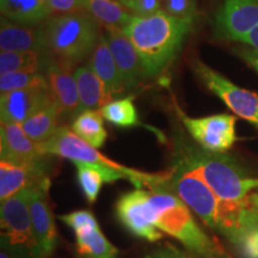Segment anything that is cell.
Masks as SVG:
<instances>
[{
    "mask_svg": "<svg viewBox=\"0 0 258 258\" xmlns=\"http://www.w3.org/2000/svg\"><path fill=\"white\" fill-rule=\"evenodd\" d=\"M77 251L85 258H116L118 251L97 226L76 234Z\"/></svg>",
    "mask_w": 258,
    "mask_h": 258,
    "instance_id": "484cf974",
    "label": "cell"
},
{
    "mask_svg": "<svg viewBox=\"0 0 258 258\" xmlns=\"http://www.w3.org/2000/svg\"><path fill=\"white\" fill-rule=\"evenodd\" d=\"M50 15H66L85 11V0H48Z\"/></svg>",
    "mask_w": 258,
    "mask_h": 258,
    "instance_id": "1f68e13d",
    "label": "cell"
},
{
    "mask_svg": "<svg viewBox=\"0 0 258 258\" xmlns=\"http://www.w3.org/2000/svg\"><path fill=\"white\" fill-rule=\"evenodd\" d=\"M85 11L104 27L123 29L133 17L120 0H85Z\"/></svg>",
    "mask_w": 258,
    "mask_h": 258,
    "instance_id": "603a6c76",
    "label": "cell"
},
{
    "mask_svg": "<svg viewBox=\"0 0 258 258\" xmlns=\"http://www.w3.org/2000/svg\"><path fill=\"white\" fill-rule=\"evenodd\" d=\"M99 111L104 120L116 127L131 128L140 124L133 97H124V98L111 101L102 106Z\"/></svg>",
    "mask_w": 258,
    "mask_h": 258,
    "instance_id": "4316f807",
    "label": "cell"
},
{
    "mask_svg": "<svg viewBox=\"0 0 258 258\" xmlns=\"http://www.w3.org/2000/svg\"><path fill=\"white\" fill-rule=\"evenodd\" d=\"M42 2H46V3H47V2H48V0H42Z\"/></svg>",
    "mask_w": 258,
    "mask_h": 258,
    "instance_id": "74e56055",
    "label": "cell"
},
{
    "mask_svg": "<svg viewBox=\"0 0 258 258\" xmlns=\"http://www.w3.org/2000/svg\"><path fill=\"white\" fill-rule=\"evenodd\" d=\"M0 152L2 160L22 165L40 164L43 157L38 144L28 137L23 125L8 122H2L0 125Z\"/></svg>",
    "mask_w": 258,
    "mask_h": 258,
    "instance_id": "2e32d148",
    "label": "cell"
},
{
    "mask_svg": "<svg viewBox=\"0 0 258 258\" xmlns=\"http://www.w3.org/2000/svg\"><path fill=\"white\" fill-rule=\"evenodd\" d=\"M47 78L44 73L11 72L0 76V93L16 91V90L28 89L32 86L46 85Z\"/></svg>",
    "mask_w": 258,
    "mask_h": 258,
    "instance_id": "83f0119b",
    "label": "cell"
},
{
    "mask_svg": "<svg viewBox=\"0 0 258 258\" xmlns=\"http://www.w3.org/2000/svg\"><path fill=\"white\" fill-rule=\"evenodd\" d=\"M167 184L209 228L218 231L220 200L196 171L180 163Z\"/></svg>",
    "mask_w": 258,
    "mask_h": 258,
    "instance_id": "8992f818",
    "label": "cell"
},
{
    "mask_svg": "<svg viewBox=\"0 0 258 258\" xmlns=\"http://www.w3.org/2000/svg\"><path fill=\"white\" fill-rule=\"evenodd\" d=\"M182 164L196 171L224 203L247 201L251 190L258 189V178L246 176L234 160L220 153L194 152Z\"/></svg>",
    "mask_w": 258,
    "mask_h": 258,
    "instance_id": "277c9868",
    "label": "cell"
},
{
    "mask_svg": "<svg viewBox=\"0 0 258 258\" xmlns=\"http://www.w3.org/2000/svg\"><path fill=\"white\" fill-rule=\"evenodd\" d=\"M215 22L222 37L240 42L258 28V0H225Z\"/></svg>",
    "mask_w": 258,
    "mask_h": 258,
    "instance_id": "7c38bea8",
    "label": "cell"
},
{
    "mask_svg": "<svg viewBox=\"0 0 258 258\" xmlns=\"http://www.w3.org/2000/svg\"><path fill=\"white\" fill-rule=\"evenodd\" d=\"M89 67L102 80L106 91L110 93L112 97L118 95V93H122L125 90L121 73L117 66H116L115 59L112 56V53L103 32L95 50L92 51L91 57H90Z\"/></svg>",
    "mask_w": 258,
    "mask_h": 258,
    "instance_id": "d6986e66",
    "label": "cell"
},
{
    "mask_svg": "<svg viewBox=\"0 0 258 258\" xmlns=\"http://www.w3.org/2000/svg\"><path fill=\"white\" fill-rule=\"evenodd\" d=\"M53 103L48 84L4 93L0 97L2 122L22 124L32 115Z\"/></svg>",
    "mask_w": 258,
    "mask_h": 258,
    "instance_id": "8fae6325",
    "label": "cell"
},
{
    "mask_svg": "<svg viewBox=\"0 0 258 258\" xmlns=\"http://www.w3.org/2000/svg\"><path fill=\"white\" fill-rule=\"evenodd\" d=\"M231 243L240 258H258V219L244 227Z\"/></svg>",
    "mask_w": 258,
    "mask_h": 258,
    "instance_id": "f1b7e54d",
    "label": "cell"
},
{
    "mask_svg": "<svg viewBox=\"0 0 258 258\" xmlns=\"http://www.w3.org/2000/svg\"><path fill=\"white\" fill-rule=\"evenodd\" d=\"M60 220H62L69 227L72 228L74 233L78 234L84 231H88L90 228H95L98 225L96 218L89 211H77L72 212L70 214L60 215Z\"/></svg>",
    "mask_w": 258,
    "mask_h": 258,
    "instance_id": "4dcf8cb0",
    "label": "cell"
},
{
    "mask_svg": "<svg viewBox=\"0 0 258 258\" xmlns=\"http://www.w3.org/2000/svg\"><path fill=\"white\" fill-rule=\"evenodd\" d=\"M41 27L46 53L71 66L91 56L102 35L97 22L86 12L54 15Z\"/></svg>",
    "mask_w": 258,
    "mask_h": 258,
    "instance_id": "3957f363",
    "label": "cell"
},
{
    "mask_svg": "<svg viewBox=\"0 0 258 258\" xmlns=\"http://www.w3.org/2000/svg\"><path fill=\"white\" fill-rule=\"evenodd\" d=\"M0 48L6 51L44 50L42 27L15 23L3 17L0 25Z\"/></svg>",
    "mask_w": 258,
    "mask_h": 258,
    "instance_id": "ac0fdd59",
    "label": "cell"
},
{
    "mask_svg": "<svg viewBox=\"0 0 258 258\" xmlns=\"http://www.w3.org/2000/svg\"><path fill=\"white\" fill-rule=\"evenodd\" d=\"M133 15L147 16L161 10V0H120Z\"/></svg>",
    "mask_w": 258,
    "mask_h": 258,
    "instance_id": "d6a6232c",
    "label": "cell"
},
{
    "mask_svg": "<svg viewBox=\"0 0 258 258\" xmlns=\"http://www.w3.org/2000/svg\"><path fill=\"white\" fill-rule=\"evenodd\" d=\"M48 182L44 170L40 164L22 165L10 161H0V201L17 195L25 189Z\"/></svg>",
    "mask_w": 258,
    "mask_h": 258,
    "instance_id": "e0dca14e",
    "label": "cell"
},
{
    "mask_svg": "<svg viewBox=\"0 0 258 258\" xmlns=\"http://www.w3.org/2000/svg\"><path fill=\"white\" fill-rule=\"evenodd\" d=\"M161 10L173 17L194 23L198 15V0H161Z\"/></svg>",
    "mask_w": 258,
    "mask_h": 258,
    "instance_id": "f546056e",
    "label": "cell"
},
{
    "mask_svg": "<svg viewBox=\"0 0 258 258\" xmlns=\"http://www.w3.org/2000/svg\"><path fill=\"white\" fill-rule=\"evenodd\" d=\"M115 213L122 226L135 237L151 243L163 238V232L157 226L150 192L143 188L123 194L116 202Z\"/></svg>",
    "mask_w": 258,
    "mask_h": 258,
    "instance_id": "9c48e42d",
    "label": "cell"
},
{
    "mask_svg": "<svg viewBox=\"0 0 258 258\" xmlns=\"http://www.w3.org/2000/svg\"><path fill=\"white\" fill-rule=\"evenodd\" d=\"M0 258H10L8 256V253L4 252V251H2V253H0Z\"/></svg>",
    "mask_w": 258,
    "mask_h": 258,
    "instance_id": "8d00e7d4",
    "label": "cell"
},
{
    "mask_svg": "<svg viewBox=\"0 0 258 258\" xmlns=\"http://www.w3.org/2000/svg\"><path fill=\"white\" fill-rule=\"evenodd\" d=\"M60 117L61 114L59 109L53 103L29 117L22 125L32 141L36 144H42L53 137L57 129L61 127L59 125Z\"/></svg>",
    "mask_w": 258,
    "mask_h": 258,
    "instance_id": "cb8c5ba5",
    "label": "cell"
},
{
    "mask_svg": "<svg viewBox=\"0 0 258 258\" xmlns=\"http://www.w3.org/2000/svg\"><path fill=\"white\" fill-rule=\"evenodd\" d=\"M159 230L179 241L198 258H232L226 250L200 227L191 211L176 194L161 188L150 191Z\"/></svg>",
    "mask_w": 258,
    "mask_h": 258,
    "instance_id": "7a4b0ae2",
    "label": "cell"
},
{
    "mask_svg": "<svg viewBox=\"0 0 258 258\" xmlns=\"http://www.w3.org/2000/svg\"><path fill=\"white\" fill-rule=\"evenodd\" d=\"M72 69L73 66L71 64L61 62L50 56L44 72L54 104L57 106L61 116H73L80 111L78 85Z\"/></svg>",
    "mask_w": 258,
    "mask_h": 258,
    "instance_id": "9a60e30c",
    "label": "cell"
},
{
    "mask_svg": "<svg viewBox=\"0 0 258 258\" xmlns=\"http://www.w3.org/2000/svg\"><path fill=\"white\" fill-rule=\"evenodd\" d=\"M239 55L245 62L252 67V69L258 73V49H254L252 47L243 48V49L239 51Z\"/></svg>",
    "mask_w": 258,
    "mask_h": 258,
    "instance_id": "e575fe53",
    "label": "cell"
},
{
    "mask_svg": "<svg viewBox=\"0 0 258 258\" xmlns=\"http://www.w3.org/2000/svg\"><path fill=\"white\" fill-rule=\"evenodd\" d=\"M50 56L46 51L24 50L0 53V76L11 72L44 73Z\"/></svg>",
    "mask_w": 258,
    "mask_h": 258,
    "instance_id": "44dd1931",
    "label": "cell"
},
{
    "mask_svg": "<svg viewBox=\"0 0 258 258\" xmlns=\"http://www.w3.org/2000/svg\"><path fill=\"white\" fill-rule=\"evenodd\" d=\"M49 180L32 188L29 199L32 228L38 245V257L48 258L53 253L57 243V234L53 214L47 199Z\"/></svg>",
    "mask_w": 258,
    "mask_h": 258,
    "instance_id": "4fadbf2b",
    "label": "cell"
},
{
    "mask_svg": "<svg viewBox=\"0 0 258 258\" xmlns=\"http://www.w3.org/2000/svg\"><path fill=\"white\" fill-rule=\"evenodd\" d=\"M32 188L25 189L2 202V230L3 237H5L12 246L19 249L22 252L40 258L29 208V199Z\"/></svg>",
    "mask_w": 258,
    "mask_h": 258,
    "instance_id": "52a82bcc",
    "label": "cell"
},
{
    "mask_svg": "<svg viewBox=\"0 0 258 258\" xmlns=\"http://www.w3.org/2000/svg\"><path fill=\"white\" fill-rule=\"evenodd\" d=\"M74 77L78 85L80 112L95 110L114 101V97L106 91L104 84L90 67H78Z\"/></svg>",
    "mask_w": 258,
    "mask_h": 258,
    "instance_id": "ffe728a7",
    "label": "cell"
},
{
    "mask_svg": "<svg viewBox=\"0 0 258 258\" xmlns=\"http://www.w3.org/2000/svg\"><path fill=\"white\" fill-rule=\"evenodd\" d=\"M3 17L24 25L40 23L50 16L46 2L42 0H0Z\"/></svg>",
    "mask_w": 258,
    "mask_h": 258,
    "instance_id": "7402d4cb",
    "label": "cell"
},
{
    "mask_svg": "<svg viewBox=\"0 0 258 258\" xmlns=\"http://www.w3.org/2000/svg\"><path fill=\"white\" fill-rule=\"evenodd\" d=\"M103 118L104 117L99 110H84L77 116L71 129L91 146L101 148L108 138Z\"/></svg>",
    "mask_w": 258,
    "mask_h": 258,
    "instance_id": "d4e9b609",
    "label": "cell"
},
{
    "mask_svg": "<svg viewBox=\"0 0 258 258\" xmlns=\"http://www.w3.org/2000/svg\"><path fill=\"white\" fill-rule=\"evenodd\" d=\"M41 153L43 156L50 154L74 161H83V163L96 164V165H104L114 169L124 171L132 173L143 180L145 186H150L151 189L161 188L169 182L172 172L167 173H147L144 171H139L132 167H127L117 161L109 159L104 154H102L96 147L80 139L78 135L74 134L72 129L69 127H61L57 129L56 133L44 143L38 144Z\"/></svg>",
    "mask_w": 258,
    "mask_h": 258,
    "instance_id": "5b68a950",
    "label": "cell"
},
{
    "mask_svg": "<svg viewBox=\"0 0 258 258\" xmlns=\"http://www.w3.org/2000/svg\"><path fill=\"white\" fill-rule=\"evenodd\" d=\"M179 116L194 140L207 152L224 153L237 141L234 115L219 114L192 118L179 111Z\"/></svg>",
    "mask_w": 258,
    "mask_h": 258,
    "instance_id": "30bf717a",
    "label": "cell"
},
{
    "mask_svg": "<svg viewBox=\"0 0 258 258\" xmlns=\"http://www.w3.org/2000/svg\"><path fill=\"white\" fill-rule=\"evenodd\" d=\"M191 28V22L159 10L147 16L133 15L122 31L137 49L146 77H156L175 60Z\"/></svg>",
    "mask_w": 258,
    "mask_h": 258,
    "instance_id": "6da1fadb",
    "label": "cell"
},
{
    "mask_svg": "<svg viewBox=\"0 0 258 258\" xmlns=\"http://www.w3.org/2000/svg\"><path fill=\"white\" fill-rule=\"evenodd\" d=\"M103 35L108 42L116 66L120 71L125 89H133L140 85L146 77V73L140 56L131 40L125 36L122 29L115 27H104Z\"/></svg>",
    "mask_w": 258,
    "mask_h": 258,
    "instance_id": "5bb4252c",
    "label": "cell"
},
{
    "mask_svg": "<svg viewBox=\"0 0 258 258\" xmlns=\"http://www.w3.org/2000/svg\"><path fill=\"white\" fill-rule=\"evenodd\" d=\"M240 42L254 48V49H258V28H256L253 31H251L249 35H246V36L241 38Z\"/></svg>",
    "mask_w": 258,
    "mask_h": 258,
    "instance_id": "d590c367",
    "label": "cell"
},
{
    "mask_svg": "<svg viewBox=\"0 0 258 258\" xmlns=\"http://www.w3.org/2000/svg\"><path fill=\"white\" fill-rule=\"evenodd\" d=\"M192 69L209 91L218 96L235 115L258 129V93L239 88L200 60L194 61Z\"/></svg>",
    "mask_w": 258,
    "mask_h": 258,
    "instance_id": "ba28073f",
    "label": "cell"
},
{
    "mask_svg": "<svg viewBox=\"0 0 258 258\" xmlns=\"http://www.w3.org/2000/svg\"><path fill=\"white\" fill-rule=\"evenodd\" d=\"M153 258H195L192 254H189L184 251L178 250L172 245H166L164 249L158 251Z\"/></svg>",
    "mask_w": 258,
    "mask_h": 258,
    "instance_id": "836d02e7",
    "label": "cell"
}]
</instances>
